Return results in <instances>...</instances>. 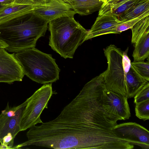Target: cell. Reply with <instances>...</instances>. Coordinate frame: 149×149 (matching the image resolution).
<instances>
[{
    "label": "cell",
    "instance_id": "obj_1",
    "mask_svg": "<svg viewBox=\"0 0 149 149\" xmlns=\"http://www.w3.org/2000/svg\"><path fill=\"white\" fill-rule=\"evenodd\" d=\"M105 85L99 76L86 83L54 119L45 123L48 140L55 149H123L126 139L114 128L120 119L104 96Z\"/></svg>",
    "mask_w": 149,
    "mask_h": 149
},
{
    "label": "cell",
    "instance_id": "obj_2",
    "mask_svg": "<svg viewBox=\"0 0 149 149\" xmlns=\"http://www.w3.org/2000/svg\"><path fill=\"white\" fill-rule=\"evenodd\" d=\"M48 23L33 10L0 23V40L7 45L5 49L11 52L35 47L38 40L45 36Z\"/></svg>",
    "mask_w": 149,
    "mask_h": 149
},
{
    "label": "cell",
    "instance_id": "obj_3",
    "mask_svg": "<svg viewBox=\"0 0 149 149\" xmlns=\"http://www.w3.org/2000/svg\"><path fill=\"white\" fill-rule=\"evenodd\" d=\"M49 45L61 56L72 58L88 31L74 17L63 16L49 22Z\"/></svg>",
    "mask_w": 149,
    "mask_h": 149
},
{
    "label": "cell",
    "instance_id": "obj_4",
    "mask_svg": "<svg viewBox=\"0 0 149 149\" xmlns=\"http://www.w3.org/2000/svg\"><path fill=\"white\" fill-rule=\"evenodd\" d=\"M24 75L41 84L52 83L59 78L60 70L51 54L35 47L15 53Z\"/></svg>",
    "mask_w": 149,
    "mask_h": 149
},
{
    "label": "cell",
    "instance_id": "obj_5",
    "mask_svg": "<svg viewBox=\"0 0 149 149\" xmlns=\"http://www.w3.org/2000/svg\"><path fill=\"white\" fill-rule=\"evenodd\" d=\"M128 48L124 52L114 45L107 46L104 50L108 67L104 72V80L106 87L115 93L127 94L126 77L131 67L127 55Z\"/></svg>",
    "mask_w": 149,
    "mask_h": 149
},
{
    "label": "cell",
    "instance_id": "obj_6",
    "mask_svg": "<svg viewBox=\"0 0 149 149\" xmlns=\"http://www.w3.org/2000/svg\"><path fill=\"white\" fill-rule=\"evenodd\" d=\"M53 93L52 84H44L29 98L20 123V131H24L38 123H42L40 115Z\"/></svg>",
    "mask_w": 149,
    "mask_h": 149
},
{
    "label": "cell",
    "instance_id": "obj_7",
    "mask_svg": "<svg viewBox=\"0 0 149 149\" xmlns=\"http://www.w3.org/2000/svg\"><path fill=\"white\" fill-rule=\"evenodd\" d=\"M29 99L21 104L11 107L8 103L6 108L0 114V143H2L3 137L8 133L12 134L15 139L20 132V123L24 109Z\"/></svg>",
    "mask_w": 149,
    "mask_h": 149
},
{
    "label": "cell",
    "instance_id": "obj_8",
    "mask_svg": "<svg viewBox=\"0 0 149 149\" xmlns=\"http://www.w3.org/2000/svg\"><path fill=\"white\" fill-rule=\"evenodd\" d=\"M114 130L121 137L135 141L142 149H149V132L142 126L135 122L117 124Z\"/></svg>",
    "mask_w": 149,
    "mask_h": 149
},
{
    "label": "cell",
    "instance_id": "obj_9",
    "mask_svg": "<svg viewBox=\"0 0 149 149\" xmlns=\"http://www.w3.org/2000/svg\"><path fill=\"white\" fill-rule=\"evenodd\" d=\"M33 11L49 22L63 16L74 17L76 14L71 5L64 0H46L45 5Z\"/></svg>",
    "mask_w": 149,
    "mask_h": 149
},
{
    "label": "cell",
    "instance_id": "obj_10",
    "mask_svg": "<svg viewBox=\"0 0 149 149\" xmlns=\"http://www.w3.org/2000/svg\"><path fill=\"white\" fill-rule=\"evenodd\" d=\"M24 75L15 53L10 54L4 48H0V77L20 81Z\"/></svg>",
    "mask_w": 149,
    "mask_h": 149
},
{
    "label": "cell",
    "instance_id": "obj_11",
    "mask_svg": "<svg viewBox=\"0 0 149 149\" xmlns=\"http://www.w3.org/2000/svg\"><path fill=\"white\" fill-rule=\"evenodd\" d=\"M122 22L116 16L106 14L98 15L91 29L83 40L82 43L97 36L108 34H117L116 26Z\"/></svg>",
    "mask_w": 149,
    "mask_h": 149
},
{
    "label": "cell",
    "instance_id": "obj_12",
    "mask_svg": "<svg viewBox=\"0 0 149 149\" xmlns=\"http://www.w3.org/2000/svg\"><path fill=\"white\" fill-rule=\"evenodd\" d=\"M105 101L113 114L121 120L128 119L131 116L130 109L125 96L105 89Z\"/></svg>",
    "mask_w": 149,
    "mask_h": 149
},
{
    "label": "cell",
    "instance_id": "obj_13",
    "mask_svg": "<svg viewBox=\"0 0 149 149\" xmlns=\"http://www.w3.org/2000/svg\"><path fill=\"white\" fill-rule=\"evenodd\" d=\"M138 0H107L99 10L98 15L108 14L118 18Z\"/></svg>",
    "mask_w": 149,
    "mask_h": 149
},
{
    "label": "cell",
    "instance_id": "obj_14",
    "mask_svg": "<svg viewBox=\"0 0 149 149\" xmlns=\"http://www.w3.org/2000/svg\"><path fill=\"white\" fill-rule=\"evenodd\" d=\"M38 6L18 4L14 3L7 5L0 9V23L32 11Z\"/></svg>",
    "mask_w": 149,
    "mask_h": 149
},
{
    "label": "cell",
    "instance_id": "obj_15",
    "mask_svg": "<svg viewBox=\"0 0 149 149\" xmlns=\"http://www.w3.org/2000/svg\"><path fill=\"white\" fill-rule=\"evenodd\" d=\"M107 0H68L76 13L85 15L99 10Z\"/></svg>",
    "mask_w": 149,
    "mask_h": 149
},
{
    "label": "cell",
    "instance_id": "obj_16",
    "mask_svg": "<svg viewBox=\"0 0 149 149\" xmlns=\"http://www.w3.org/2000/svg\"><path fill=\"white\" fill-rule=\"evenodd\" d=\"M126 97H134L136 93L148 82L141 76L131 66L126 77Z\"/></svg>",
    "mask_w": 149,
    "mask_h": 149
},
{
    "label": "cell",
    "instance_id": "obj_17",
    "mask_svg": "<svg viewBox=\"0 0 149 149\" xmlns=\"http://www.w3.org/2000/svg\"><path fill=\"white\" fill-rule=\"evenodd\" d=\"M132 56L134 61H144L149 57V30L145 32L134 45Z\"/></svg>",
    "mask_w": 149,
    "mask_h": 149
},
{
    "label": "cell",
    "instance_id": "obj_18",
    "mask_svg": "<svg viewBox=\"0 0 149 149\" xmlns=\"http://www.w3.org/2000/svg\"><path fill=\"white\" fill-rule=\"evenodd\" d=\"M148 10H149V0H138L118 19L122 22L126 21L137 17Z\"/></svg>",
    "mask_w": 149,
    "mask_h": 149
},
{
    "label": "cell",
    "instance_id": "obj_19",
    "mask_svg": "<svg viewBox=\"0 0 149 149\" xmlns=\"http://www.w3.org/2000/svg\"><path fill=\"white\" fill-rule=\"evenodd\" d=\"M149 15L138 21L131 28L132 33L131 42L134 45L145 32L149 30Z\"/></svg>",
    "mask_w": 149,
    "mask_h": 149
},
{
    "label": "cell",
    "instance_id": "obj_20",
    "mask_svg": "<svg viewBox=\"0 0 149 149\" xmlns=\"http://www.w3.org/2000/svg\"><path fill=\"white\" fill-rule=\"evenodd\" d=\"M149 15V10L145 12L140 16L135 18L122 22L116 26L115 31L117 34L131 29L134 24L143 18Z\"/></svg>",
    "mask_w": 149,
    "mask_h": 149
},
{
    "label": "cell",
    "instance_id": "obj_21",
    "mask_svg": "<svg viewBox=\"0 0 149 149\" xmlns=\"http://www.w3.org/2000/svg\"><path fill=\"white\" fill-rule=\"evenodd\" d=\"M136 116L140 119L146 121L149 119V99L136 104Z\"/></svg>",
    "mask_w": 149,
    "mask_h": 149
},
{
    "label": "cell",
    "instance_id": "obj_22",
    "mask_svg": "<svg viewBox=\"0 0 149 149\" xmlns=\"http://www.w3.org/2000/svg\"><path fill=\"white\" fill-rule=\"evenodd\" d=\"M131 65L135 70L148 82L149 81V62L134 61Z\"/></svg>",
    "mask_w": 149,
    "mask_h": 149
},
{
    "label": "cell",
    "instance_id": "obj_23",
    "mask_svg": "<svg viewBox=\"0 0 149 149\" xmlns=\"http://www.w3.org/2000/svg\"><path fill=\"white\" fill-rule=\"evenodd\" d=\"M134 102L136 104L149 99V83L148 82L134 96Z\"/></svg>",
    "mask_w": 149,
    "mask_h": 149
},
{
    "label": "cell",
    "instance_id": "obj_24",
    "mask_svg": "<svg viewBox=\"0 0 149 149\" xmlns=\"http://www.w3.org/2000/svg\"><path fill=\"white\" fill-rule=\"evenodd\" d=\"M46 0H14L15 3L38 6L45 5Z\"/></svg>",
    "mask_w": 149,
    "mask_h": 149
},
{
    "label": "cell",
    "instance_id": "obj_25",
    "mask_svg": "<svg viewBox=\"0 0 149 149\" xmlns=\"http://www.w3.org/2000/svg\"><path fill=\"white\" fill-rule=\"evenodd\" d=\"M14 139L12 134L9 133L3 137L1 144L6 146L11 149L13 146Z\"/></svg>",
    "mask_w": 149,
    "mask_h": 149
},
{
    "label": "cell",
    "instance_id": "obj_26",
    "mask_svg": "<svg viewBox=\"0 0 149 149\" xmlns=\"http://www.w3.org/2000/svg\"><path fill=\"white\" fill-rule=\"evenodd\" d=\"M14 81L11 79L3 78L0 77V82H3L10 84Z\"/></svg>",
    "mask_w": 149,
    "mask_h": 149
},
{
    "label": "cell",
    "instance_id": "obj_27",
    "mask_svg": "<svg viewBox=\"0 0 149 149\" xmlns=\"http://www.w3.org/2000/svg\"><path fill=\"white\" fill-rule=\"evenodd\" d=\"M14 0H0V3L5 4L8 5L13 3Z\"/></svg>",
    "mask_w": 149,
    "mask_h": 149
},
{
    "label": "cell",
    "instance_id": "obj_28",
    "mask_svg": "<svg viewBox=\"0 0 149 149\" xmlns=\"http://www.w3.org/2000/svg\"><path fill=\"white\" fill-rule=\"evenodd\" d=\"M7 47V45L5 43L0 40V48H4L5 49Z\"/></svg>",
    "mask_w": 149,
    "mask_h": 149
},
{
    "label": "cell",
    "instance_id": "obj_29",
    "mask_svg": "<svg viewBox=\"0 0 149 149\" xmlns=\"http://www.w3.org/2000/svg\"><path fill=\"white\" fill-rule=\"evenodd\" d=\"M7 5L1 3H0V9H1L2 8L4 7Z\"/></svg>",
    "mask_w": 149,
    "mask_h": 149
},
{
    "label": "cell",
    "instance_id": "obj_30",
    "mask_svg": "<svg viewBox=\"0 0 149 149\" xmlns=\"http://www.w3.org/2000/svg\"><path fill=\"white\" fill-rule=\"evenodd\" d=\"M64 0L65 1H66L67 2H68V3H69V1H68V0Z\"/></svg>",
    "mask_w": 149,
    "mask_h": 149
},
{
    "label": "cell",
    "instance_id": "obj_31",
    "mask_svg": "<svg viewBox=\"0 0 149 149\" xmlns=\"http://www.w3.org/2000/svg\"><path fill=\"white\" fill-rule=\"evenodd\" d=\"M0 149H2L0 146Z\"/></svg>",
    "mask_w": 149,
    "mask_h": 149
}]
</instances>
